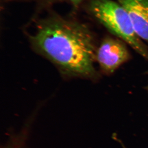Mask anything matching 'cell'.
Here are the masks:
<instances>
[{"instance_id":"obj_1","label":"cell","mask_w":148,"mask_h":148,"mask_svg":"<svg viewBox=\"0 0 148 148\" xmlns=\"http://www.w3.org/2000/svg\"><path fill=\"white\" fill-rule=\"evenodd\" d=\"M30 39L34 48L66 76L97 78V51L92 34L85 25L54 15L39 21Z\"/></svg>"},{"instance_id":"obj_2","label":"cell","mask_w":148,"mask_h":148,"mask_svg":"<svg viewBox=\"0 0 148 148\" xmlns=\"http://www.w3.org/2000/svg\"><path fill=\"white\" fill-rule=\"evenodd\" d=\"M88 7L91 14L111 32L148 60V49L136 33L129 14L121 4L112 0H92Z\"/></svg>"},{"instance_id":"obj_5","label":"cell","mask_w":148,"mask_h":148,"mask_svg":"<svg viewBox=\"0 0 148 148\" xmlns=\"http://www.w3.org/2000/svg\"><path fill=\"white\" fill-rule=\"evenodd\" d=\"M31 126L29 123H26L22 130L18 134L12 136L1 148H27V140Z\"/></svg>"},{"instance_id":"obj_4","label":"cell","mask_w":148,"mask_h":148,"mask_svg":"<svg viewBox=\"0 0 148 148\" xmlns=\"http://www.w3.org/2000/svg\"><path fill=\"white\" fill-rule=\"evenodd\" d=\"M126 10L139 38L148 42V0H117Z\"/></svg>"},{"instance_id":"obj_6","label":"cell","mask_w":148,"mask_h":148,"mask_svg":"<svg viewBox=\"0 0 148 148\" xmlns=\"http://www.w3.org/2000/svg\"><path fill=\"white\" fill-rule=\"evenodd\" d=\"M26 1H34L38 3L41 4V5H47V4H51L52 3H54L56 1H62V0H26ZM70 1L71 4H73L74 8H77L80 3L82 2L84 0H65Z\"/></svg>"},{"instance_id":"obj_7","label":"cell","mask_w":148,"mask_h":148,"mask_svg":"<svg viewBox=\"0 0 148 148\" xmlns=\"http://www.w3.org/2000/svg\"><path fill=\"white\" fill-rule=\"evenodd\" d=\"M147 89H148V86H147Z\"/></svg>"},{"instance_id":"obj_3","label":"cell","mask_w":148,"mask_h":148,"mask_svg":"<svg viewBox=\"0 0 148 148\" xmlns=\"http://www.w3.org/2000/svg\"><path fill=\"white\" fill-rule=\"evenodd\" d=\"M130 54L123 43L117 39L106 38L96 52V59L104 73H111L128 60Z\"/></svg>"}]
</instances>
